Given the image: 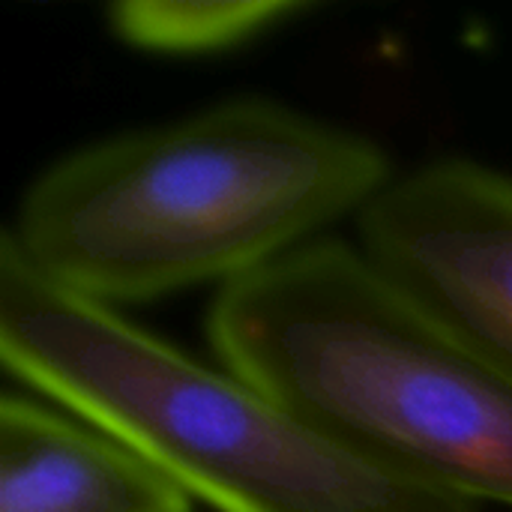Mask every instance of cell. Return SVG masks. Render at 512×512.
<instances>
[{"mask_svg": "<svg viewBox=\"0 0 512 512\" xmlns=\"http://www.w3.org/2000/svg\"><path fill=\"white\" fill-rule=\"evenodd\" d=\"M390 180L375 141L234 99L54 162L3 240L84 300L138 303L225 288L360 216Z\"/></svg>", "mask_w": 512, "mask_h": 512, "instance_id": "cell-1", "label": "cell"}, {"mask_svg": "<svg viewBox=\"0 0 512 512\" xmlns=\"http://www.w3.org/2000/svg\"><path fill=\"white\" fill-rule=\"evenodd\" d=\"M207 336L225 369L360 459L512 507V378L357 246L318 237L219 288Z\"/></svg>", "mask_w": 512, "mask_h": 512, "instance_id": "cell-2", "label": "cell"}, {"mask_svg": "<svg viewBox=\"0 0 512 512\" xmlns=\"http://www.w3.org/2000/svg\"><path fill=\"white\" fill-rule=\"evenodd\" d=\"M3 366L216 512H477L327 438L231 369H210L0 249Z\"/></svg>", "mask_w": 512, "mask_h": 512, "instance_id": "cell-3", "label": "cell"}, {"mask_svg": "<svg viewBox=\"0 0 512 512\" xmlns=\"http://www.w3.org/2000/svg\"><path fill=\"white\" fill-rule=\"evenodd\" d=\"M360 252L512 378V177L435 162L393 177L357 216Z\"/></svg>", "mask_w": 512, "mask_h": 512, "instance_id": "cell-4", "label": "cell"}, {"mask_svg": "<svg viewBox=\"0 0 512 512\" xmlns=\"http://www.w3.org/2000/svg\"><path fill=\"white\" fill-rule=\"evenodd\" d=\"M192 498L138 453L51 408L0 405V512H189Z\"/></svg>", "mask_w": 512, "mask_h": 512, "instance_id": "cell-5", "label": "cell"}, {"mask_svg": "<svg viewBox=\"0 0 512 512\" xmlns=\"http://www.w3.org/2000/svg\"><path fill=\"white\" fill-rule=\"evenodd\" d=\"M306 12L300 0H126L108 9V27L132 48L198 57L255 42Z\"/></svg>", "mask_w": 512, "mask_h": 512, "instance_id": "cell-6", "label": "cell"}]
</instances>
